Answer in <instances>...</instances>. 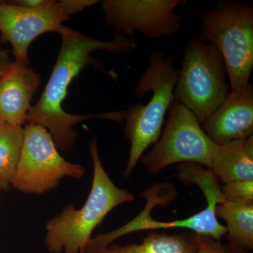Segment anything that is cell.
<instances>
[{
  "mask_svg": "<svg viewBox=\"0 0 253 253\" xmlns=\"http://www.w3.org/2000/svg\"><path fill=\"white\" fill-rule=\"evenodd\" d=\"M58 33L61 46L49 81L39 100L32 106L27 115V123H36L49 131L58 149L67 152L78 139L73 126L91 118H102L123 123L126 111L73 115L65 111L63 101L68 95L71 82L88 65L101 67L91 53L105 50L113 54H127L139 48V43L124 35L115 34L111 41L94 39L81 32L63 25Z\"/></svg>",
  "mask_w": 253,
  "mask_h": 253,
  "instance_id": "cell-1",
  "label": "cell"
},
{
  "mask_svg": "<svg viewBox=\"0 0 253 253\" xmlns=\"http://www.w3.org/2000/svg\"><path fill=\"white\" fill-rule=\"evenodd\" d=\"M89 151L94 176L89 196L79 209L67 205L46 223L44 245L50 253H83L107 214L119 205L134 201V194L115 185L105 170L95 137Z\"/></svg>",
  "mask_w": 253,
  "mask_h": 253,
  "instance_id": "cell-2",
  "label": "cell"
},
{
  "mask_svg": "<svg viewBox=\"0 0 253 253\" xmlns=\"http://www.w3.org/2000/svg\"><path fill=\"white\" fill-rule=\"evenodd\" d=\"M174 58L154 51L149 55V64L139 78L135 94L141 99L152 91V97L146 105H131L126 111L125 136L130 142L129 159L123 176L129 179L144 153L156 144L161 135L165 116L174 101L179 69L174 66Z\"/></svg>",
  "mask_w": 253,
  "mask_h": 253,
  "instance_id": "cell-3",
  "label": "cell"
},
{
  "mask_svg": "<svg viewBox=\"0 0 253 253\" xmlns=\"http://www.w3.org/2000/svg\"><path fill=\"white\" fill-rule=\"evenodd\" d=\"M200 36L215 46L225 62L230 92L241 94L249 85L253 68V6L226 1L210 10H197Z\"/></svg>",
  "mask_w": 253,
  "mask_h": 253,
  "instance_id": "cell-4",
  "label": "cell"
},
{
  "mask_svg": "<svg viewBox=\"0 0 253 253\" xmlns=\"http://www.w3.org/2000/svg\"><path fill=\"white\" fill-rule=\"evenodd\" d=\"M227 79L220 52L200 35H194L184 46L174 99L194 113L202 125L230 94Z\"/></svg>",
  "mask_w": 253,
  "mask_h": 253,
  "instance_id": "cell-5",
  "label": "cell"
},
{
  "mask_svg": "<svg viewBox=\"0 0 253 253\" xmlns=\"http://www.w3.org/2000/svg\"><path fill=\"white\" fill-rule=\"evenodd\" d=\"M19 161L11 185L26 194L41 195L55 189L64 178L81 179L85 168L68 162L59 154L44 126L27 123Z\"/></svg>",
  "mask_w": 253,
  "mask_h": 253,
  "instance_id": "cell-6",
  "label": "cell"
},
{
  "mask_svg": "<svg viewBox=\"0 0 253 253\" xmlns=\"http://www.w3.org/2000/svg\"><path fill=\"white\" fill-rule=\"evenodd\" d=\"M166 127L157 142L141 161L148 172L158 174L175 163H194L211 169L217 149L203 130L194 113L174 100Z\"/></svg>",
  "mask_w": 253,
  "mask_h": 253,
  "instance_id": "cell-7",
  "label": "cell"
},
{
  "mask_svg": "<svg viewBox=\"0 0 253 253\" xmlns=\"http://www.w3.org/2000/svg\"><path fill=\"white\" fill-rule=\"evenodd\" d=\"M176 196L177 191L171 183H158L151 186L141 194L146 199V206L139 214L116 230L92 238L83 253H101L116 239L136 231L181 228L193 231L195 234L217 240L224 235L225 227L218 221L215 210L208 206L194 215L181 220H154L151 217L153 208L158 205L166 206L175 199Z\"/></svg>",
  "mask_w": 253,
  "mask_h": 253,
  "instance_id": "cell-8",
  "label": "cell"
},
{
  "mask_svg": "<svg viewBox=\"0 0 253 253\" xmlns=\"http://www.w3.org/2000/svg\"><path fill=\"white\" fill-rule=\"evenodd\" d=\"M104 21L113 28L115 34L126 35L136 32L160 39L177 33L182 16L175 12L184 0H105L100 1Z\"/></svg>",
  "mask_w": 253,
  "mask_h": 253,
  "instance_id": "cell-9",
  "label": "cell"
},
{
  "mask_svg": "<svg viewBox=\"0 0 253 253\" xmlns=\"http://www.w3.org/2000/svg\"><path fill=\"white\" fill-rule=\"evenodd\" d=\"M70 17L59 1L47 0L38 8H24L0 1V33L12 46L14 61L30 64L28 50L38 37L56 32Z\"/></svg>",
  "mask_w": 253,
  "mask_h": 253,
  "instance_id": "cell-10",
  "label": "cell"
},
{
  "mask_svg": "<svg viewBox=\"0 0 253 253\" xmlns=\"http://www.w3.org/2000/svg\"><path fill=\"white\" fill-rule=\"evenodd\" d=\"M201 126L218 146L253 136V84L249 83L241 94L230 92Z\"/></svg>",
  "mask_w": 253,
  "mask_h": 253,
  "instance_id": "cell-11",
  "label": "cell"
},
{
  "mask_svg": "<svg viewBox=\"0 0 253 253\" xmlns=\"http://www.w3.org/2000/svg\"><path fill=\"white\" fill-rule=\"evenodd\" d=\"M41 84V77L30 64L15 61L0 78V121L23 126Z\"/></svg>",
  "mask_w": 253,
  "mask_h": 253,
  "instance_id": "cell-12",
  "label": "cell"
},
{
  "mask_svg": "<svg viewBox=\"0 0 253 253\" xmlns=\"http://www.w3.org/2000/svg\"><path fill=\"white\" fill-rule=\"evenodd\" d=\"M210 169L223 184L253 181V136L217 146Z\"/></svg>",
  "mask_w": 253,
  "mask_h": 253,
  "instance_id": "cell-13",
  "label": "cell"
},
{
  "mask_svg": "<svg viewBox=\"0 0 253 253\" xmlns=\"http://www.w3.org/2000/svg\"><path fill=\"white\" fill-rule=\"evenodd\" d=\"M193 234L150 233L140 244H111L101 253H196Z\"/></svg>",
  "mask_w": 253,
  "mask_h": 253,
  "instance_id": "cell-14",
  "label": "cell"
},
{
  "mask_svg": "<svg viewBox=\"0 0 253 253\" xmlns=\"http://www.w3.org/2000/svg\"><path fill=\"white\" fill-rule=\"evenodd\" d=\"M215 214L226 223L229 244L245 251L253 249V205L225 201L217 205Z\"/></svg>",
  "mask_w": 253,
  "mask_h": 253,
  "instance_id": "cell-15",
  "label": "cell"
},
{
  "mask_svg": "<svg viewBox=\"0 0 253 253\" xmlns=\"http://www.w3.org/2000/svg\"><path fill=\"white\" fill-rule=\"evenodd\" d=\"M24 130L23 126L0 121V189L7 190L16 172Z\"/></svg>",
  "mask_w": 253,
  "mask_h": 253,
  "instance_id": "cell-16",
  "label": "cell"
},
{
  "mask_svg": "<svg viewBox=\"0 0 253 253\" xmlns=\"http://www.w3.org/2000/svg\"><path fill=\"white\" fill-rule=\"evenodd\" d=\"M224 201L234 204L253 205V181H234L223 184Z\"/></svg>",
  "mask_w": 253,
  "mask_h": 253,
  "instance_id": "cell-17",
  "label": "cell"
},
{
  "mask_svg": "<svg viewBox=\"0 0 253 253\" xmlns=\"http://www.w3.org/2000/svg\"><path fill=\"white\" fill-rule=\"evenodd\" d=\"M193 236L198 245L196 253H248L247 251L234 247L229 243L222 244L219 240L208 236L195 234Z\"/></svg>",
  "mask_w": 253,
  "mask_h": 253,
  "instance_id": "cell-18",
  "label": "cell"
},
{
  "mask_svg": "<svg viewBox=\"0 0 253 253\" xmlns=\"http://www.w3.org/2000/svg\"><path fill=\"white\" fill-rule=\"evenodd\" d=\"M59 4L68 16L76 14L83 10L99 3L97 0H61Z\"/></svg>",
  "mask_w": 253,
  "mask_h": 253,
  "instance_id": "cell-19",
  "label": "cell"
},
{
  "mask_svg": "<svg viewBox=\"0 0 253 253\" xmlns=\"http://www.w3.org/2000/svg\"><path fill=\"white\" fill-rule=\"evenodd\" d=\"M14 63V59H11L9 51L0 46V78L9 71Z\"/></svg>",
  "mask_w": 253,
  "mask_h": 253,
  "instance_id": "cell-20",
  "label": "cell"
},
{
  "mask_svg": "<svg viewBox=\"0 0 253 253\" xmlns=\"http://www.w3.org/2000/svg\"><path fill=\"white\" fill-rule=\"evenodd\" d=\"M11 4L24 8H38L46 4L47 0H14L9 1Z\"/></svg>",
  "mask_w": 253,
  "mask_h": 253,
  "instance_id": "cell-21",
  "label": "cell"
}]
</instances>
